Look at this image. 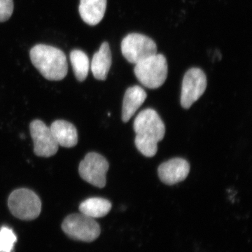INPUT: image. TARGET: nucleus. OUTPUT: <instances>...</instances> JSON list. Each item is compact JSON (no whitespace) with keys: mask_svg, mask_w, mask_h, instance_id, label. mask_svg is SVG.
Instances as JSON below:
<instances>
[{"mask_svg":"<svg viewBox=\"0 0 252 252\" xmlns=\"http://www.w3.org/2000/svg\"><path fill=\"white\" fill-rule=\"evenodd\" d=\"M147 97V93L140 86H135L127 89L123 102V122H128L144 103Z\"/></svg>","mask_w":252,"mask_h":252,"instance_id":"4468645a","label":"nucleus"},{"mask_svg":"<svg viewBox=\"0 0 252 252\" xmlns=\"http://www.w3.org/2000/svg\"><path fill=\"white\" fill-rule=\"evenodd\" d=\"M112 209V204L107 199L91 198L84 200L79 205V211L91 218L106 216Z\"/></svg>","mask_w":252,"mask_h":252,"instance_id":"2eb2a0df","label":"nucleus"},{"mask_svg":"<svg viewBox=\"0 0 252 252\" xmlns=\"http://www.w3.org/2000/svg\"><path fill=\"white\" fill-rule=\"evenodd\" d=\"M135 143L139 152L143 154L144 157H153L157 153V142L136 135Z\"/></svg>","mask_w":252,"mask_h":252,"instance_id":"a211bd4d","label":"nucleus"},{"mask_svg":"<svg viewBox=\"0 0 252 252\" xmlns=\"http://www.w3.org/2000/svg\"><path fill=\"white\" fill-rule=\"evenodd\" d=\"M109 167L107 159L102 155L91 152L81 160L79 173L81 178L97 188L102 189L107 183L106 175Z\"/></svg>","mask_w":252,"mask_h":252,"instance_id":"423d86ee","label":"nucleus"},{"mask_svg":"<svg viewBox=\"0 0 252 252\" xmlns=\"http://www.w3.org/2000/svg\"><path fill=\"white\" fill-rule=\"evenodd\" d=\"M136 135L158 143L165 134V126L155 110L147 109L139 113L134 121Z\"/></svg>","mask_w":252,"mask_h":252,"instance_id":"0eeeda50","label":"nucleus"},{"mask_svg":"<svg viewBox=\"0 0 252 252\" xmlns=\"http://www.w3.org/2000/svg\"><path fill=\"white\" fill-rule=\"evenodd\" d=\"M64 233L73 240L91 243L98 238L100 227L94 219L82 213L66 217L62 223Z\"/></svg>","mask_w":252,"mask_h":252,"instance_id":"20e7f679","label":"nucleus"},{"mask_svg":"<svg viewBox=\"0 0 252 252\" xmlns=\"http://www.w3.org/2000/svg\"><path fill=\"white\" fill-rule=\"evenodd\" d=\"M30 56L33 65L47 80L61 81L67 76V58L62 50L37 44L32 48Z\"/></svg>","mask_w":252,"mask_h":252,"instance_id":"f257e3e1","label":"nucleus"},{"mask_svg":"<svg viewBox=\"0 0 252 252\" xmlns=\"http://www.w3.org/2000/svg\"><path fill=\"white\" fill-rule=\"evenodd\" d=\"M34 152L37 157L49 158L59 150V144L55 140L51 129L41 120H34L30 125Z\"/></svg>","mask_w":252,"mask_h":252,"instance_id":"1a4fd4ad","label":"nucleus"},{"mask_svg":"<svg viewBox=\"0 0 252 252\" xmlns=\"http://www.w3.org/2000/svg\"><path fill=\"white\" fill-rule=\"evenodd\" d=\"M14 11L13 0H0V23L8 21Z\"/></svg>","mask_w":252,"mask_h":252,"instance_id":"6ab92c4d","label":"nucleus"},{"mask_svg":"<svg viewBox=\"0 0 252 252\" xmlns=\"http://www.w3.org/2000/svg\"><path fill=\"white\" fill-rule=\"evenodd\" d=\"M207 77L199 68H191L186 73L182 81L181 104L189 109L202 95L207 88Z\"/></svg>","mask_w":252,"mask_h":252,"instance_id":"6e6552de","label":"nucleus"},{"mask_svg":"<svg viewBox=\"0 0 252 252\" xmlns=\"http://www.w3.org/2000/svg\"><path fill=\"white\" fill-rule=\"evenodd\" d=\"M8 206L15 217L24 220H35L41 211L40 198L28 189H16L10 194Z\"/></svg>","mask_w":252,"mask_h":252,"instance_id":"7ed1b4c3","label":"nucleus"},{"mask_svg":"<svg viewBox=\"0 0 252 252\" xmlns=\"http://www.w3.org/2000/svg\"><path fill=\"white\" fill-rule=\"evenodd\" d=\"M112 57L108 42L104 41L101 44L99 51L94 54L91 68L94 77L97 80L104 81L112 66Z\"/></svg>","mask_w":252,"mask_h":252,"instance_id":"ddd939ff","label":"nucleus"},{"mask_svg":"<svg viewBox=\"0 0 252 252\" xmlns=\"http://www.w3.org/2000/svg\"><path fill=\"white\" fill-rule=\"evenodd\" d=\"M122 52L129 63L135 64L157 54V46L155 41L149 36L132 33L123 39Z\"/></svg>","mask_w":252,"mask_h":252,"instance_id":"39448f33","label":"nucleus"},{"mask_svg":"<svg viewBox=\"0 0 252 252\" xmlns=\"http://www.w3.org/2000/svg\"><path fill=\"white\" fill-rule=\"evenodd\" d=\"M190 172V165L180 158L171 159L162 163L158 169V177L167 185H174L185 180Z\"/></svg>","mask_w":252,"mask_h":252,"instance_id":"9d476101","label":"nucleus"},{"mask_svg":"<svg viewBox=\"0 0 252 252\" xmlns=\"http://www.w3.org/2000/svg\"><path fill=\"white\" fill-rule=\"evenodd\" d=\"M17 238L12 229L3 226L0 229V252H14Z\"/></svg>","mask_w":252,"mask_h":252,"instance_id":"f3484780","label":"nucleus"},{"mask_svg":"<svg viewBox=\"0 0 252 252\" xmlns=\"http://www.w3.org/2000/svg\"><path fill=\"white\" fill-rule=\"evenodd\" d=\"M134 72L142 85L148 89H158L167 79V60L163 55L154 54L135 64Z\"/></svg>","mask_w":252,"mask_h":252,"instance_id":"f03ea898","label":"nucleus"},{"mask_svg":"<svg viewBox=\"0 0 252 252\" xmlns=\"http://www.w3.org/2000/svg\"><path fill=\"white\" fill-rule=\"evenodd\" d=\"M50 129L59 146L72 148L77 145V128L71 123L64 120H57L51 124Z\"/></svg>","mask_w":252,"mask_h":252,"instance_id":"9b49d317","label":"nucleus"},{"mask_svg":"<svg viewBox=\"0 0 252 252\" xmlns=\"http://www.w3.org/2000/svg\"><path fill=\"white\" fill-rule=\"evenodd\" d=\"M107 4V0H80L79 14L86 24L96 26L103 18Z\"/></svg>","mask_w":252,"mask_h":252,"instance_id":"f8f14e48","label":"nucleus"},{"mask_svg":"<svg viewBox=\"0 0 252 252\" xmlns=\"http://www.w3.org/2000/svg\"><path fill=\"white\" fill-rule=\"evenodd\" d=\"M70 61L77 80L81 82L85 81L90 69V62L87 55L81 50H73L70 53Z\"/></svg>","mask_w":252,"mask_h":252,"instance_id":"dca6fc26","label":"nucleus"}]
</instances>
